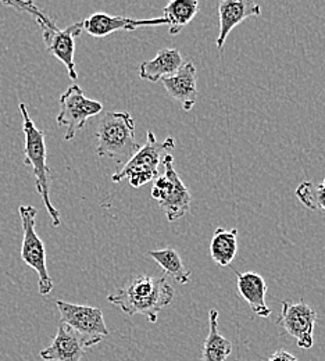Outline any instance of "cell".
I'll list each match as a JSON object with an SVG mask.
<instances>
[{"mask_svg":"<svg viewBox=\"0 0 325 361\" xmlns=\"http://www.w3.org/2000/svg\"><path fill=\"white\" fill-rule=\"evenodd\" d=\"M174 299V289L166 276L138 275L116 293L109 295L107 300L118 306L128 316L145 317L154 324L159 313L168 307Z\"/></svg>","mask_w":325,"mask_h":361,"instance_id":"1","label":"cell"},{"mask_svg":"<svg viewBox=\"0 0 325 361\" xmlns=\"http://www.w3.org/2000/svg\"><path fill=\"white\" fill-rule=\"evenodd\" d=\"M135 121L128 111L107 113L96 131V153L117 163L130 161L140 149L135 139Z\"/></svg>","mask_w":325,"mask_h":361,"instance_id":"2","label":"cell"},{"mask_svg":"<svg viewBox=\"0 0 325 361\" xmlns=\"http://www.w3.org/2000/svg\"><path fill=\"white\" fill-rule=\"evenodd\" d=\"M21 117H23V131L25 135V147H24V164L32 167V173L35 177L37 190L41 195L47 213L51 219L53 226H60V213L51 204L50 200V169L47 166V142L45 133L37 128L35 123L28 114V107L25 103H20L18 106Z\"/></svg>","mask_w":325,"mask_h":361,"instance_id":"3","label":"cell"},{"mask_svg":"<svg viewBox=\"0 0 325 361\" xmlns=\"http://www.w3.org/2000/svg\"><path fill=\"white\" fill-rule=\"evenodd\" d=\"M18 10L27 11L35 18L37 24L42 30V37H44L47 51H50L56 59H59L66 66L68 77L75 81L78 78V73L74 61L75 38L80 37L81 32L84 31L82 21L74 23L66 30H59V27L32 1H24V3L21 1L18 4Z\"/></svg>","mask_w":325,"mask_h":361,"instance_id":"4","label":"cell"},{"mask_svg":"<svg viewBox=\"0 0 325 361\" xmlns=\"http://www.w3.org/2000/svg\"><path fill=\"white\" fill-rule=\"evenodd\" d=\"M163 173L154 180L152 197L166 213L170 223L180 220L190 210L192 197L185 183L181 180L174 169V157L171 153L164 154Z\"/></svg>","mask_w":325,"mask_h":361,"instance_id":"5","label":"cell"},{"mask_svg":"<svg viewBox=\"0 0 325 361\" xmlns=\"http://www.w3.org/2000/svg\"><path fill=\"white\" fill-rule=\"evenodd\" d=\"M176 147L174 139L167 137L163 143H159L153 131L147 133V140L135 156L125 163V167L118 173L113 174L111 180L120 182L124 178H128L133 188L138 189L145 183L156 180L160 174L159 166L163 154H168Z\"/></svg>","mask_w":325,"mask_h":361,"instance_id":"6","label":"cell"},{"mask_svg":"<svg viewBox=\"0 0 325 361\" xmlns=\"http://www.w3.org/2000/svg\"><path fill=\"white\" fill-rule=\"evenodd\" d=\"M21 226H23V245H21V259L23 262L37 271L39 275L38 286L39 293L42 296H47L53 290V281L47 272V250L45 243L38 236L35 231V219L38 214V210L34 206H20L18 207Z\"/></svg>","mask_w":325,"mask_h":361,"instance_id":"7","label":"cell"},{"mask_svg":"<svg viewBox=\"0 0 325 361\" xmlns=\"http://www.w3.org/2000/svg\"><path fill=\"white\" fill-rule=\"evenodd\" d=\"M103 111V104L88 99L78 85H71L60 96V111L57 114V126L66 127V140H73L81 131L87 121Z\"/></svg>","mask_w":325,"mask_h":361,"instance_id":"8","label":"cell"},{"mask_svg":"<svg viewBox=\"0 0 325 361\" xmlns=\"http://www.w3.org/2000/svg\"><path fill=\"white\" fill-rule=\"evenodd\" d=\"M56 306L60 312V322L68 325L77 334L84 336L92 346L100 343L103 338L109 335L100 309L73 305L64 300H56Z\"/></svg>","mask_w":325,"mask_h":361,"instance_id":"9","label":"cell"},{"mask_svg":"<svg viewBox=\"0 0 325 361\" xmlns=\"http://www.w3.org/2000/svg\"><path fill=\"white\" fill-rule=\"evenodd\" d=\"M281 307L282 310L277 318V324L298 341V346L300 349H310L314 343L313 334L317 313L303 300L299 303L283 300Z\"/></svg>","mask_w":325,"mask_h":361,"instance_id":"10","label":"cell"},{"mask_svg":"<svg viewBox=\"0 0 325 361\" xmlns=\"http://www.w3.org/2000/svg\"><path fill=\"white\" fill-rule=\"evenodd\" d=\"M88 348H92L90 341L60 322L54 339L39 356L44 361H81Z\"/></svg>","mask_w":325,"mask_h":361,"instance_id":"11","label":"cell"},{"mask_svg":"<svg viewBox=\"0 0 325 361\" xmlns=\"http://www.w3.org/2000/svg\"><path fill=\"white\" fill-rule=\"evenodd\" d=\"M166 20L152 18V20H134L120 16H109L106 13H94L91 17L82 21L84 30L94 38H104L117 31H135L140 27H154L164 25Z\"/></svg>","mask_w":325,"mask_h":361,"instance_id":"12","label":"cell"},{"mask_svg":"<svg viewBox=\"0 0 325 361\" xmlns=\"http://www.w3.org/2000/svg\"><path fill=\"white\" fill-rule=\"evenodd\" d=\"M262 8L253 0H221L219 3L220 32L217 37V49L223 50L226 41L236 25L249 17L260 16Z\"/></svg>","mask_w":325,"mask_h":361,"instance_id":"13","label":"cell"},{"mask_svg":"<svg viewBox=\"0 0 325 361\" xmlns=\"http://www.w3.org/2000/svg\"><path fill=\"white\" fill-rule=\"evenodd\" d=\"M167 93L178 100L185 111H190L197 100V77L196 67L192 61H188L173 75L161 80Z\"/></svg>","mask_w":325,"mask_h":361,"instance_id":"14","label":"cell"},{"mask_svg":"<svg viewBox=\"0 0 325 361\" xmlns=\"http://www.w3.org/2000/svg\"><path fill=\"white\" fill-rule=\"evenodd\" d=\"M236 286L240 296L247 302L250 309L259 317L267 318L271 314L266 303L267 283L257 272H236Z\"/></svg>","mask_w":325,"mask_h":361,"instance_id":"15","label":"cell"},{"mask_svg":"<svg viewBox=\"0 0 325 361\" xmlns=\"http://www.w3.org/2000/svg\"><path fill=\"white\" fill-rule=\"evenodd\" d=\"M183 66V56L178 49H161L153 60L140 64V77L150 82H157L164 77L173 75Z\"/></svg>","mask_w":325,"mask_h":361,"instance_id":"16","label":"cell"},{"mask_svg":"<svg viewBox=\"0 0 325 361\" xmlns=\"http://www.w3.org/2000/svg\"><path fill=\"white\" fill-rule=\"evenodd\" d=\"M219 312L209 313V334L203 343L202 361H226L233 352V343L219 332Z\"/></svg>","mask_w":325,"mask_h":361,"instance_id":"17","label":"cell"},{"mask_svg":"<svg viewBox=\"0 0 325 361\" xmlns=\"http://www.w3.org/2000/svg\"><path fill=\"white\" fill-rule=\"evenodd\" d=\"M199 11L197 0H173L164 7L166 24L170 35H178L186 25L195 18Z\"/></svg>","mask_w":325,"mask_h":361,"instance_id":"18","label":"cell"},{"mask_svg":"<svg viewBox=\"0 0 325 361\" xmlns=\"http://www.w3.org/2000/svg\"><path fill=\"white\" fill-rule=\"evenodd\" d=\"M210 253L220 267H228L238 253V229L217 228L210 242Z\"/></svg>","mask_w":325,"mask_h":361,"instance_id":"19","label":"cell"},{"mask_svg":"<svg viewBox=\"0 0 325 361\" xmlns=\"http://www.w3.org/2000/svg\"><path fill=\"white\" fill-rule=\"evenodd\" d=\"M147 256H150L167 275L173 276L178 283L185 285L189 282L190 271L186 269L181 256L173 249L167 247L163 250H150L147 252Z\"/></svg>","mask_w":325,"mask_h":361,"instance_id":"20","label":"cell"},{"mask_svg":"<svg viewBox=\"0 0 325 361\" xmlns=\"http://www.w3.org/2000/svg\"><path fill=\"white\" fill-rule=\"evenodd\" d=\"M295 195L307 209L325 212V180L320 183L302 182L296 188Z\"/></svg>","mask_w":325,"mask_h":361,"instance_id":"21","label":"cell"},{"mask_svg":"<svg viewBox=\"0 0 325 361\" xmlns=\"http://www.w3.org/2000/svg\"><path fill=\"white\" fill-rule=\"evenodd\" d=\"M269 361H298V359L285 350H278L270 356Z\"/></svg>","mask_w":325,"mask_h":361,"instance_id":"22","label":"cell"}]
</instances>
